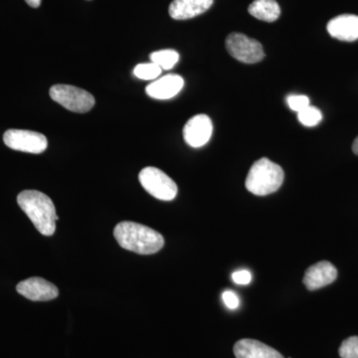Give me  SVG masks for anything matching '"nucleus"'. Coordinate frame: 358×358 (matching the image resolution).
I'll use <instances>...</instances> for the list:
<instances>
[{
	"label": "nucleus",
	"mask_w": 358,
	"mask_h": 358,
	"mask_svg": "<svg viewBox=\"0 0 358 358\" xmlns=\"http://www.w3.org/2000/svg\"><path fill=\"white\" fill-rule=\"evenodd\" d=\"M114 236L122 248L141 255H152L164 247L160 233L143 224L122 221L115 226Z\"/></svg>",
	"instance_id": "nucleus-1"
},
{
	"label": "nucleus",
	"mask_w": 358,
	"mask_h": 358,
	"mask_svg": "<svg viewBox=\"0 0 358 358\" xmlns=\"http://www.w3.org/2000/svg\"><path fill=\"white\" fill-rule=\"evenodd\" d=\"M17 203L42 235L52 236L55 233L59 217L50 197L38 190H24L18 194Z\"/></svg>",
	"instance_id": "nucleus-2"
},
{
	"label": "nucleus",
	"mask_w": 358,
	"mask_h": 358,
	"mask_svg": "<svg viewBox=\"0 0 358 358\" xmlns=\"http://www.w3.org/2000/svg\"><path fill=\"white\" fill-rule=\"evenodd\" d=\"M284 171L279 164L262 157L250 169L245 186L257 196H266L277 192L284 182Z\"/></svg>",
	"instance_id": "nucleus-3"
},
{
	"label": "nucleus",
	"mask_w": 358,
	"mask_h": 358,
	"mask_svg": "<svg viewBox=\"0 0 358 358\" xmlns=\"http://www.w3.org/2000/svg\"><path fill=\"white\" fill-rule=\"evenodd\" d=\"M52 100L71 112L84 114L95 106V98L89 92L71 85H54L49 91Z\"/></svg>",
	"instance_id": "nucleus-4"
},
{
	"label": "nucleus",
	"mask_w": 358,
	"mask_h": 358,
	"mask_svg": "<svg viewBox=\"0 0 358 358\" xmlns=\"http://www.w3.org/2000/svg\"><path fill=\"white\" fill-rule=\"evenodd\" d=\"M138 179L141 186L157 199L171 201L178 195L176 183L157 167H145L141 171Z\"/></svg>",
	"instance_id": "nucleus-5"
},
{
	"label": "nucleus",
	"mask_w": 358,
	"mask_h": 358,
	"mask_svg": "<svg viewBox=\"0 0 358 358\" xmlns=\"http://www.w3.org/2000/svg\"><path fill=\"white\" fill-rule=\"evenodd\" d=\"M226 49L233 58L245 64H255L265 57L262 44L242 33L234 32L228 35Z\"/></svg>",
	"instance_id": "nucleus-6"
},
{
	"label": "nucleus",
	"mask_w": 358,
	"mask_h": 358,
	"mask_svg": "<svg viewBox=\"0 0 358 358\" xmlns=\"http://www.w3.org/2000/svg\"><path fill=\"white\" fill-rule=\"evenodd\" d=\"M3 141L11 150L28 154H42L48 147L44 134L26 129H8L4 134Z\"/></svg>",
	"instance_id": "nucleus-7"
},
{
	"label": "nucleus",
	"mask_w": 358,
	"mask_h": 358,
	"mask_svg": "<svg viewBox=\"0 0 358 358\" xmlns=\"http://www.w3.org/2000/svg\"><path fill=\"white\" fill-rule=\"evenodd\" d=\"M213 133V124L206 115H196L188 120L183 129V138L188 145L199 148L208 143Z\"/></svg>",
	"instance_id": "nucleus-8"
},
{
	"label": "nucleus",
	"mask_w": 358,
	"mask_h": 358,
	"mask_svg": "<svg viewBox=\"0 0 358 358\" xmlns=\"http://www.w3.org/2000/svg\"><path fill=\"white\" fill-rule=\"evenodd\" d=\"M16 291L33 301H47L57 298V287L46 281L43 278L33 277L20 282L16 287Z\"/></svg>",
	"instance_id": "nucleus-9"
},
{
	"label": "nucleus",
	"mask_w": 358,
	"mask_h": 358,
	"mask_svg": "<svg viewBox=\"0 0 358 358\" xmlns=\"http://www.w3.org/2000/svg\"><path fill=\"white\" fill-rule=\"evenodd\" d=\"M338 277V270L333 264L322 261L310 266L303 275V284L310 291H315L331 285Z\"/></svg>",
	"instance_id": "nucleus-10"
},
{
	"label": "nucleus",
	"mask_w": 358,
	"mask_h": 358,
	"mask_svg": "<svg viewBox=\"0 0 358 358\" xmlns=\"http://www.w3.org/2000/svg\"><path fill=\"white\" fill-rule=\"evenodd\" d=\"M185 86V80L179 75L169 74L148 85L145 92L155 100H169L178 95Z\"/></svg>",
	"instance_id": "nucleus-11"
},
{
	"label": "nucleus",
	"mask_w": 358,
	"mask_h": 358,
	"mask_svg": "<svg viewBox=\"0 0 358 358\" xmlns=\"http://www.w3.org/2000/svg\"><path fill=\"white\" fill-rule=\"evenodd\" d=\"M327 31L334 38L352 42L358 39V16L343 14L327 23Z\"/></svg>",
	"instance_id": "nucleus-12"
},
{
	"label": "nucleus",
	"mask_w": 358,
	"mask_h": 358,
	"mask_svg": "<svg viewBox=\"0 0 358 358\" xmlns=\"http://www.w3.org/2000/svg\"><path fill=\"white\" fill-rule=\"evenodd\" d=\"M214 0H173L169 13L176 20H186L196 17L208 10Z\"/></svg>",
	"instance_id": "nucleus-13"
},
{
	"label": "nucleus",
	"mask_w": 358,
	"mask_h": 358,
	"mask_svg": "<svg viewBox=\"0 0 358 358\" xmlns=\"http://www.w3.org/2000/svg\"><path fill=\"white\" fill-rule=\"evenodd\" d=\"M233 352L236 358H285L281 353L271 346L250 338L237 341Z\"/></svg>",
	"instance_id": "nucleus-14"
},
{
	"label": "nucleus",
	"mask_w": 358,
	"mask_h": 358,
	"mask_svg": "<svg viewBox=\"0 0 358 358\" xmlns=\"http://www.w3.org/2000/svg\"><path fill=\"white\" fill-rule=\"evenodd\" d=\"M248 11L257 20L266 22H274L281 15V8L275 0H254Z\"/></svg>",
	"instance_id": "nucleus-15"
},
{
	"label": "nucleus",
	"mask_w": 358,
	"mask_h": 358,
	"mask_svg": "<svg viewBox=\"0 0 358 358\" xmlns=\"http://www.w3.org/2000/svg\"><path fill=\"white\" fill-rule=\"evenodd\" d=\"M150 61L159 66L162 70L173 69L178 64L179 54L173 49H164L150 54Z\"/></svg>",
	"instance_id": "nucleus-16"
},
{
	"label": "nucleus",
	"mask_w": 358,
	"mask_h": 358,
	"mask_svg": "<svg viewBox=\"0 0 358 358\" xmlns=\"http://www.w3.org/2000/svg\"><path fill=\"white\" fill-rule=\"evenodd\" d=\"M162 70L155 63H141L136 66L134 69V75L141 80L150 81L157 79L162 75Z\"/></svg>",
	"instance_id": "nucleus-17"
},
{
	"label": "nucleus",
	"mask_w": 358,
	"mask_h": 358,
	"mask_svg": "<svg viewBox=\"0 0 358 358\" xmlns=\"http://www.w3.org/2000/svg\"><path fill=\"white\" fill-rule=\"evenodd\" d=\"M298 119L305 127H315L322 122V114L317 108L310 105L298 113Z\"/></svg>",
	"instance_id": "nucleus-18"
},
{
	"label": "nucleus",
	"mask_w": 358,
	"mask_h": 358,
	"mask_svg": "<svg viewBox=\"0 0 358 358\" xmlns=\"http://www.w3.org/2000/svg\"><path fill=\"white\" fill-rule=\"evenodd\" d=\"M338 352L341 358H358V336H350L343 341Z\"/></svg>",
	"instance_id": "nucleus-19"
},
{
	"label": "nucleus",
	"mask_w": 358,
	"mask_h": 358,
	"mask_svg": "<svg viewBox=\"0 0 358 358\" xmlns=\"http://www.w3.org/2000/svg\"><path fill=\"white\" fill-rule=\"evenodd\" d=\"M289 109L299 113L310 106V99L305 95H291L287 98Z\"/></svg>",
	"instance_id": "nucleus-20"
},
{
	"label": "nucleus",
	"mask_w": 358,
	"mask_h": 358,
	"mask_svg": "<svg viewBox=\"0 0 358 358\" xmlns=\"http://www.w3.org/2000/svg\"><path fill=\"white\" fill-rule=\"evenodd\" d=\"M222 300L226 307L230 310H236L240 305L239 298L233 291H225L222 294Z\"/></svg>",
	"instance_id": "nucleus-21"
},
{
	"label": "nucleus",
	"mask_w": 358,
	"mask_h": 358,
	"mask_svg": "<svg viewBox=\"0 0 358 358\" xmlns=\"http://www.w3.org/2000/svg\"><path fill=\"white\" fill-rule=\"evenodd\" d=\"M252 280L251 273L248 270H240L232 274V281L237 285H241V286H246L250 284Z\"/></svg>",
	"instance_id": "nucleus-22"
},
{
	"label": "nucleus",
	"mask_w": 358,
	"mask_h": 358,
	"mask_svg": "<svg viewBox=\"0 0 358 358\" xmlns=\"http://www.w3.org/2000/svg\"><path fill=\"white\" fill-rule=\"evenodd\" d=\"M25 1L28 6L33 7V8H37L41 4V0H25Z\"/></svg>",
	"instance_id": "nucleus-23"
},
{
	"label": "nucleus",
	"mask_w": 358,
	"mask_h": 358,
	"mask_svg": "<svg viewBox=\"0 0 358 358\" xmlns=\"http://www.w3.org/2000/svg\"><path fill=\"white\" fill-rule=\"evenodd\" d=\"M352 150L355 155H358V136L355 138V141H353Z\"/></svg>",
	"instance_id": "nucleus-24"
}]
</instances>
